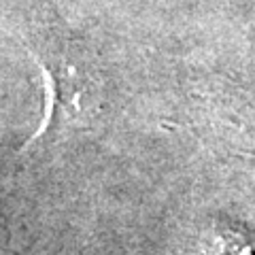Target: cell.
<instances>
[{
    "instance_id": "cell-1",
    "label": "cell",
    "mask_w": 255,
    "mask_h": 255,
    "mask_svg": "<svg viewBox=\"0 0 255 255\" xmlns=\"http://www.w3.org/2000/svg\"><path fill=\"white\" fill-rule=\"evenodd\" d=\"M200 255H255L251 243L230 226H211L202 234Z\"/></svg>"
}]
</instances>
